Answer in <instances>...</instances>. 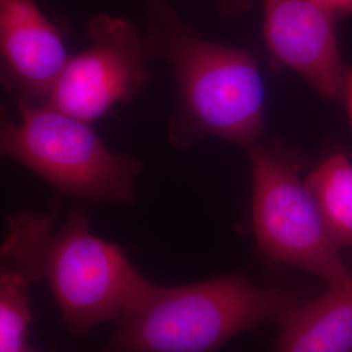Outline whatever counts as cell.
Segmentation results:
<instances>
[{"mask_svg": "<svg viewBox=\"0 0 352 352\" xmlns=\"http://www.w3.org/2000/svg\"><path fill=\"white\" fill-rule=\"evenodd\" d=\"M14 120L0 104V160L13 158L60 193L94 202L133 204L138 158L110 151L85 123L51 106L21 107Z\"/></svg>", "mask_w": 352, "mask_h": 352, "instance_id": "4", "label": "cell"}, {"mask_svg": "<svg viewBox=\"0 0 352 352\" xmlns=\"http://www.w3.org/2000/svg\"><path fill=\"white\" fill-rule=\"evenodd\" d=\"M264 39L276 62L330 101H340L346 67L337 19L316 0H263Z\"/></svg>", "mask_w": 352, "mask_h": 352, "instance_id": "7", "label": "cell"}, {"mask_svg": "<svg viewBox=\"0 0 352 352\" xmlns=\"http://www.w3.org/2000/svg\"><path fill=\"white\" fill-rule=\"evenodd\" d=\"M253 0H222V7L227 12L238 13L245 11Z\"/></svg>", "mask_w": 352, "mask_h": 352, "instance_id": "14", "label": "cell"}, {"mask_svg": "<svg viewBox=\"0 0 352 352\" xmlns=\"http://www.w3.org/2000/svg\"><path fill=\"white\" fill-rule=\"evenodd\" d=\"M23 352H34V351H30V350H25V351H23Z\"/></svg>", "mask_w": 352, "mask_h": 352, "instance_id": "16", "label": "cell"}, {"mask_svg": "<svg viewBox=\"0 0 352 352\" xmlns=\"http://www.w3.org/2000/svg\"><path fill=\"white\" fill-rule=\"evenodd\" d=\"M144 42L171 65L177 84L168 136L188 148L213 136L251 148L264 133L265 85L248 51L215 43L186 25L168 0L146 3Z\"/></svg>", "mask_w": 352, "mask_h": 352, "instance_id": "2", "label": "cell"}, {"mask_svg": "<svg viewBox=\"0 0 352 352\" xmlns=\"http://www.w3.org/2000/svg\"><path fill=\"white\" fill-rule=\"evenodd\" d=\"M273 352H352V273L300 304L285 320Z\"/></svg>", "mask_w": 352, "mask_h": 352, "instance_id": "9", "label": "cell"}, {"mask_svg": "<svg viewBox=\"0 0 352 352\" xmlns=\"http://www.w3.org/2000/svg\"><path fill=\"white\" fill-rule=\"evenodd\" d=\"M337 20L347 17L352 13V0H316Z\"/></svg>", "mask_w": 352, "mask_h": 352, "instance_id": "12", "label": "cell"}, {"mask_svg": "<svg viewBox=\"0 0 352 352\" xmlns=\"http://www.w3.org/2000/svg\"><path fill=\"white\" fill-rule=\"evenodd\" d=\"M30 280L16 267L0 261V352L25 351L33 321Z\"/></svg>", "mask_w": 352, "mask_h": 352, "instance_id": "11", "label": "cell"}, {"mask_svg": "<svg viewBox=\"0 0 352 352\" xmlns=\"http://www.w3.org/2000/svg\"><path fill=\"white\" fill-rule=\"evenodd\" d=\"M329 230L340 248L352 251V161L342 151L329 154L307 176Z\"/></svg>", "mask_w": 352, "mask_h": 352, "instance_id": "10", "label": "cell"}, {"mask_svg": "<svg viewBox=\"0 0 352 352\" xmlns=\"http://www.w3.org/2000/svg\"><path fill=\"white\" fill-rule=\"evenodd\" d=\"M340 100L344 102L347 115L350 119V124L352 126V65L346 67L344 80H343V91H342Z\"/></svg>", "mask_w": 352, "mask_h": 352, "instance_id": "13", "label": "cell"}, {"mask_svg": "<svg viewBox=\"0 0 352 352\" xmlns=\"http://www.w3.org/2000/svg\"><path fill=\"white\" fill-rule=\"evenodd\" d=\"M87 34L88 49L68 59L49 106L90 124L148 89L151 55L138 28L123 17L98 14Z\"/></svg>", "mask_w": 352, "mask_h": 352, "instance_id": "6", "label": "cell"}, {"mask_svg": "<svg viewBox=\"0 0 352 352\" xmlns=\"http://www.w3.org/2000/svg\"><path fill=\"white\" fill-rule=\"evenodd\" d=\"M59 205L10 217L0 244V261L19 269L30 283L46 280L64 325L76 336L118 322L151 291L144 277L115 243L94 235L82 210L56 227Z\"/></svg>", "mask_w": 352, "mask_h": 352, "instance_id": "1", "label": "cell"}, {"mask_svg": "<svg viewBox=\"0 0 352 352\" xmlns=\"http://www.w3.org/2000/svg\"><path fill=\"white\" fill-rule=\"evenodd\" d=\"M69 56L33 0H0V87L21 107L50 104Z\"/></svg>", "mask_w": 352, "mask_h": 352, "instance_id": "8", "label": "cell"}, {"mask_svg": "<svg viewBox=\"0 0 352 352\" xmlns=\"http://www.w3.org/2000/svg\"><path fill=\"white\" fill-rule=\"evenodd\" d=\"M252 170V230L266 260L287 265L336 285L352 269L300 177L302 160L279 142L254 144Z\"/></svg>", "mask_w": 352, "mask_h": 352, "instance_id": "5", "label": "cell"}, {"mask_svg": "<svg viewBox=\"0 0 352 352\" xmlns=\"http://www.w3.org/2000/svg\"><path fill=\"white\" fill-rule=\"evenodd\" d=\"M300 302L239 274L151 291L118 322L100 352H215L240 333L285 322Z\"/></svg>", "mask_w": 352, "mask_h": 352, "instance_id": "3", "label": "cell"}, {"mask_svg": "<svg viewBox=\"0 0 352 352\" xmlns=\"http://www.w3.org/2000/svg\"><path fill=\"white\" fill-rule=\"evenodd\" d=\"M151 1H157V0H146V3H151Z\"/></svg>", "mask_w": 352, "mask_h": 352, "instance_id": "15", "label": "cell"}]
</instances>
